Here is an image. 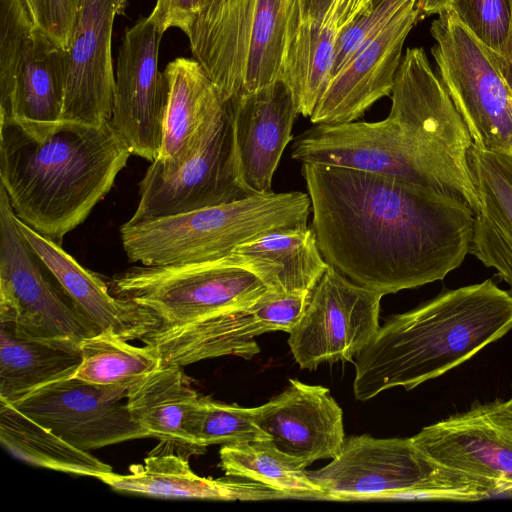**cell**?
<instances>
[{
    "instance_id": "cell-5",
    "label": "cell",
    "mask_w": 512,
    "mask_h": 512,
    "mask_svg": "<svg viewBox=\"0 0 512 512\" xmlns=\"http://www.w3.org/2000/svg\"><path fill=\"white\" fill-rule=\"evenodd\" d=\"M309 195L299 191L250 195L194 211L127 221L120 227L130 262L164 266L213 262L267 233L307 226Z\"/></svg>"
},
{
    "instance_id": "cell-39",
    "label": "cell",
    "mask_w": 512,
    "mask_h": 512,
    "mask_svg": "<svg viewBox=\"0 0 512 512\" xmlns=\"http://www.w3.org/2000/svg\"><path fill=\"white\" fill-rule=\"evenodd\" d=\"M332 0H298L299 22L318 20Z\"/></svg>"
},
{
    "instance_id": "cell-43",
    "label": "cell",
    "mask_w": 512,
    "mask_h": 512,
    "mask_svg": "<svg viewBox=\"0 0 512 512\" xmlns=\"http://www.w3.org/2000/svg\"><path fill=\"white\" fill-rule=\"evenodd\" d=\"M511 387H512V385H511Z\"/></svg>"
},
{
    "instance_id": "cell-26",
    "label": "cell",
    "mask_w": 512,
    "mask_h": 512,
    "mask_svg": "<svg viewBox=\"0 0 512 512\" xmlns=\"http://www.w3.org/2000/svg\"><path fill=\"white\" fill-rule=\"evenodd\" d=\"M66 79V49L36 26L9 90L0 95V120L33 131L60 123Z\"/></svg>"
},
{
    "instance_id": "cell-35",
    "label": "cell",
    "mask_w": 512,
    "mask_h": 512,
    "mask_svg": "<svg viewBox=\"0 0 512 512\" xmlns=\"http://www.w3.org/2000/svg\"><path fill=\"white\" fill-rule=\"evenodd\" d=\"M36 26L24 0H0V95L9 90Z\"/></svg>"
},
{
    "instance_id": "cell-22",
    "label": "cell",
    "mask_w": 512,
    "mask_h": 512,
    "mask_svg": "<svg viewBox=\"0 0 512 512\" xmlns=\"http://www.w3.org/2000/svg\"><path fill=\"white\" fill-rule=\"evenodd\" d=\"M126 404L134 421L160 444L150 454H202L193 435L199 395L181 366L162 364L127 391Z\"/></svg>"
},
{
    "instance_id": "cell-11",
    "label": "cell",
    "mask_w": 512,
    "mask_h": 512,
    "mask_svg": "<svg viewBox=\"0 0 512 512\" xmlns=\"http://www.w3.org/2000/svg\"><path fill=\"white\" fill-rule=\"evenodd\" d=\"M139 203L129 222L176 215L247 196L235 155L229 102L209 120L190 157L175 171L148 167L139 184Z\"/></svg>"
},
{
    "instance_id": "cell-25",
    "label": "cell",
    "mask_w": 512,
    "mask_h": 512,
    "mask_svg": "<svg viewBox=\"0 0 512 512\" xmlns=\"http://www.w3.org/2000/svg\"><path fill=\"white\" fill-rule=\"evenodd\" d=\"M112 489L157 498L205 500H268L290 498L284 492L262 483L234 476L206 478L190 468L188 457L179 454H149L143 465L131 473L114 472L98 478Z\"/></svg>"
},
{
    "instance_id": "cell-27",
    "label": "cell",
    "mask_w": 512,
    "mask_h": 512,
    "mask_svg": "<svg viewBox=\"0 0 512 512\" xmlns=\"http://www.w3.org/2000/svg\"><path fill=\"white\" fill-rule=\"evenodd\" d=\"M163 73L168 86L163 141L150 166L170 173L190 157L207 123L225 101L195 59L177 58Z\"/></svg>"
},
{
    "instance_id": "cell-34",
    "label": "cell",
    "mask_w": 512,
    "mask_h": 512,
    "mask_svg": "<svg viewBox=\"0 0 512 512\" xmlns=\"http://www.w3.org/2000/svg\"><path fill=\"white\" fill-rule=\"evenodd\" d=\"M449 7L503 64L511 32L510 0H451Z\"/></svg>"
},
{
    "instance_id": "cell-2",
    "label": "cell",
    "mask_w": 512,
    "mask_h": 512,
    "mask_svg": "<svg viewBox=\"0 0 512 512\" xmlns=\"http://www.w3.org/2000/svg\"><path fill=\"white\" fill-rule=\"evenodd\" d=\"M391 100L382 121L314 124L294 140L291 157L392 176L461 199L475 213L473 140L423 48L406 50Z\"/></svg>"
},
{
    "instance_id": "cell-42",
    "label": "cell",
    "mask_w": 512,
    "mask_h": 512,
    "mask_svg": "<svg viewBox=\"0 0 512 512\" xmlns=\"http://www.w3.org/2000/svg\"><path fill=\"white\" fill-rule=\"evenodd\" d=\"M35 23L40 27L43 16V0H24Z\"/></svg>"
},
{
    "instance_id": "cell-40",
    "label": "cell",
    "mask_w": 512,
    "mask_h": 512,
    "mask_svg": "<svg viewBox=\"0 0 512 512\" xmlns=\"http://www.w3.org/2000/svg\"><path fill=\"white\" fill-rule=\"evenodd\" d=\"M451 0H417L420 17L440 14L449 8Z\"/></svg>"
},
{
    "instance_id": "cell-37",
    "label": "cell",
    "mask_w": 512,
    "mask_h": 512,
    "mask_svg": "<svg viewBox=\"0 0 512 512\" xmlns=\"http://www.w3.org/2000/svg\"><path fill=\"white\" fill-rule=\"evenodd\" d=\"M80 0H43L40 28L67 49Z\"/></svg>"
},
{
    "instance_id": "cell-33",
    "label": "cell",
    "mask_w": 512,
    "mask_h": 512,
    "mask_svg": "<svg viewBox=\"0 0 512 512\" xmlns=\"http://www.w3.org/2000/svg\"><path fill=\"white\" fill-rule=\"evenodd\" d=\"M193 435L204 452L214 444L270 439L255 423L253 408L225 404L206 396H201L196 408Z\"/></svg>"
},
{
    "instance_id": "cell-3",
    "label": "cell",
    "mask_w": 512,
    "mask_h": 512,
    "mask_svg": "<svg viewBox=\"0 0 512 512\" xmlns=\"http://www.w3.org/2000/svg\"><path fill=\"white\" fill-rule=\"evenodd\" d=\"M131 154L110 120H62L41 132L0 120L1 186L14 214L61 246L111 190Z\"/></svg>"
},
{
    "instance_id": "cell-12",
    "label": "cell",
    "mask_w": 512,
    "mask_h": 512,
    "mask_svg": "<svg viewBox=\"0 0 512 512\" xmlns=\"http://www.w3.org/2000/svg\"><path fill=\"white\" fill-rule=\"evenodd\" d=\"M310 294L268 290L248 307L157 328L140 341L154 348L166 365L184 367L221 356L251 359L260 352L254 338L271 331L289 333L303 314Z\"/></svg>"
},
{
    "instance_id": "cell-16",
    "label": "cell",
    "mask_w": 512,
    "mask_h": 512,
    "mask_svg": "<svg viewBox=\"0 0 512 512\" xmlns=\"http://www.w3.org/2000/svg\"><path fill=\"white\" fill-rule=\"evenodd\" d=\"M411 438L439 464L496 481L512 491V396L476 403Z\"/></svg>"
},
{
    "instance_id": "cell-36",
    "label": "cell",
    "mask_w": 512,
    "mask_h": 512,
    "mask_svg": "<svg viewBox=\"0 0 512 512\" xmlns=\"http://www.w3.org/2000/svg\"><path fill=\"white\" fill-rule=\"evenodd\" d=\"M413 2L417 0H371L341 34L336 47L331 79L340 72L366 41Z\"/></svg>"
},
{
    "instance_id": "cell-9",
    "label": "cell",
    "mask_w": 512,
    "mask_h": 512,
    "mask_svg": "<svg viewBox=\"0 0 512 512\" xmlns=\"http://www.w3.org/2000/svg\"><path fill=\"white\" fill-rule=\"evenodd\" d=\"M112 290L149 309L159 319L158 328L248 307L268 291L255 274L226 259L132 267L113 278Z\"/></svg>"
},
{
    "instance_id": "cell-13",
    "label": "cell",
    "mask_w": 512,
    "mask_h": 512,
    "mask_svg": "<svg viewBox=\"0 0 512 512\" xmlns=\"http://www.w3.org/2000/svg\"><path fill=\"white\" fill-rule=\"evenodd\" d=\"M383 295L361 286L329 265L289 332L288 344L302 369L350 361L376 336Z\"/></svg>"
},
{
    "instance_id": "cell-17",
    "label": "cell",
    "mask_w": 512,
    "mask_h": 512,
    "mask_svg": "<svg viewBox=\"0 0 512 512\" xmlns=\"http://www.w3.org/2000/svg\"><path fill=\"white\" fill-rule=\"evenodd\" d=\"M125 0H80L66 49L62 119L100 124L111 120L115 74L112 29Z\"/></svg>"
},
{
    "instance_id": "cell-29",
    "label": "cell",
    "mask_w": 512,
    "mask_h": 512,
    "mask_svg": "<svg viewBox=\"0 0 512 512\" xmlns=\"http://www.w3.org/2000/svg\"><path fill=\"white\" fill-rule=\"evenodd\" d=\"M80 362V344L31 338L0 323V400L13 404L70 378Z\"/></svg>"
},
{
    "instance_id": "cell-15",
    "label": "cell",
    "mask_w": 512,
    "mask_h": 512,
    "mask_svg": "<svg viewBox=\"0 0 512 512\" xmlns=\"http://www.w3.org/2000/svg\"><path fill=\"white\" fill-rule=\"evenodd\" d=\"M123 390L67 378L44 386L12 405L83 451L148 438L134 421Z\"/></svg>"
},
{
    "instance_id": "cell-6",
    "label": "cell",
    "mask_w": 512,
    "mask_h": 512,
    "mask_svg": "<svg viewBox=\"0 0 512 512\" xmlns=\"http://www.w3.org/2000/svg\"><path fill=\"white\" fill-rule=\"evenodd\" d=\"M298 0H194L190 49L227 102L281 78Z\"/></svg>"
},
{
    "instance_id": "cell-30",
    "label": "cell",
    "mask_w": 512,
    "mask_h": 512,
    "mask_svg": "<svg viewBox=\"0 0 512 512\" xmlns=\"http://www.w3.org/2000/svg\"><path fill=\"white\" fill-rule=\"evenodd\" d=\"M0 442L14 457L37 467L99 478L113 468L71 445L49 428L0 400Z\"/></svg>"
},
{
    "instance_id": "cell-31",
    "label": "cell",
    "mask_w": 512,
    "mask_h": 512,
    "mask_svg": "<svg viewBox=\"0 0 512 512\" xmlns=\"http://www.w3.org/2000/svg\"><path fill=\"white\" fill-rule=\"evenodd\" d=\"M220 468L226 476L250 479L286 493L290 498L331 500L295 458L270 439L222 445Z\"/></svg>"
},
{
    "instance_id": "cell-10",
    "label": "cell",
    "mask_w": 512,
    "mask_h": 512,
    "mask_svg": "<svg viewBox=\"0 0 512 512\" xmlns=\"http://www.w3.org/2000/svg\"><path fill=\"white\" fill-rule=\"evenodd\" d=\"M51 277L0 185V323L31 338L80 344L99 331Z\"/></svg>"
},
{
    "instance_id": "cell-14",
    "label": "cell",
    "mask_w": 512,
    "mask_h": 512,
    "mask_svg": "<svg viewBox=\"0 0 512 512\" xmlns=\"http://www.w3.org/2000/svg\"><path fill=\"white\" fill-rule=\"evenodd\" d=\"M162 32L148 18L126 29L119 47L111 123L132 154L154 162L160 153L168 101L158 70Z\"/></svg>"
},
{
    "instance_id": "cell-28",
    "label": "cell",
    "mask_w": 512,
    "mask_h": 512,
    "mask_svg": "<svg viewBox=\"0 0 512 512\" xmlns=\"http://www.w3.org/2000/svg\"><path fill=\"white\" fill-rule=\"evenodd\" d=\"M225 259L279 294L310 293L329 267L308 226L267 233L238 246Z\"/></svg>"
},
{
    "instance_id": "cell-23",
    "label": "cell",
    "mask_w": 512,
    "mask_h": 512,
    "mask_svg": "<svg viewBox=\"0 0 512 512\" xmlns=\"http://www.w3.org/2000/svg\"><path fill=\"white\" fill-rule=\"evenodd\" d=\"M468 162L478 198L469 253L512 288V157L473 144Z\"/></svg>"
},
{
    "instance_id": "cell-4",
    "label": "cell",
    "mask_w": 512,
    "mask_h": 512,
    "mask_svg": "<svg viewBox=\"0 0 512 512\" xmlns=\"http://www.w3.org/2000/svg\"><path fill=\"white\" fill-rule=\"evenodd\" d=\"M512 330V294L492 280L444 290L391 316L356 356L353 391L366 401L411 390L472 358Z\"/></svg>"
},
{
    "instance_id": "cell-32",
    "label": "cell",
    "mask_w": 512,
    "mask_h": 512,
    "mask_svg": "<svg viewBox=\"0 0 512 512\" xmlns=\"http://www.w3.org/2000/svg\"><path fill=\"white\" fill-rule=\"evenodd\" d=\"M81 362L72 378L103 387L128 389L162 365L149 345L134 346L111 329L99 331L80 342Z\"/></svg>"
},
{
    "instance_id": "cell-8",
    "label": "cell",
    "mask_w": 512,
    "mask_h": 512,
    "mask_svg": "<svg viewBox=\"0 0 512 512\" xmlns=\"http://www.w3.org/2000/svg\"><path fill=\"white\" fill-rule=\"evenodd\" d=\"M437 75L473 144L512 157V90L502 63L449 7L430 27Z\"/></svg>"
},
{
    "instance_id": "cell-18",
    "label": "cell",
    "mask_w": 512,
    "mask_h": 512,
    "mask_svg": "<svg viewBox=\"0 0 512 512\" xmlns=\"http://www.w3.org/2000/svg\"><path fill=\"white\" fill-rule=\"evenodd\" d=\"M409 4L356 52L329 82L309 117L314 124L350 123L391 95L404 42L420 19Z\"/></svg>"
},
{
    "instance_id": "cell-19",
    "label": "cell",
    "mask_w": 512,
    "mask_h": 512,
    "mask_svg": "<svg viewBox=\"0 0 512 512\" xmlns=\"http://www.w3.org/2000/svg\"><path fill=\"white\" fill-rule=\"evenodd\" d=\"M228 102L240 184L249 195L270 193L299 114L292 92L278 79Z\"/></svg>"
},
{
    "instance_id": "cell-7",
    "label": "cell",
    "mask_w": 512,
    "mask_h": 512,
    "mask_svg": "<svg viewBox=\"0 0 512 512\" xmlns=\"http://www.w3.org/2000/svg\"><path fill=\"white\" fill-rule=\"evenodd\" d=\"M308 473L313 483L336 501H475L512 493L496 481L439 464L419 449L412 438L351 436L329 464Z\"/></svg>"
},
{
    "instance_id": "cell-1",
    "label": "cell",
    "mask_w": 512,
    "mask_h": 512,
    "mask_svg": "<svg viewBox=\"0 0 512 512\" xmlns=\"http://www.w3.org/2000/svg\"><path fill=\"white\" fill-rule=\"evenodd\" d=\"M325 261L383 296L444 279L469 253L465 201L392 176L302 163Z\"/></svg>"
},
{
    "instance_id": "cell-38",
    "label": "cell",
    "mask_w": 512,
    "mask_h": 512,
    "mask_svg": "<svg viewBox=\"0 0 512 512\" xmlns=\"http://www.w3.org/2000/svg\"><path fill=\"white\" fill-rule=\"evenodd\" d=\"M194 0H157L148 18L164 33L169 28L188 32L193 18Z\"/></svg>"
},
{
    "instance_id": "cell-41",
    "label": "cell",
    "mask_w": 512,
    "mask_h": 512,
    "mask_svg": "<svg viewBox=\"0 0 512 512\" xmlns=\"http://www.w3.org/2000/svg\"><path fill=\"white\" fill-rule=\"evenodd\" d=\"M510 8H511L510 40H509L507 56L502 64V70H503V74L506 78V81L512 90V0H510Z\"/></svg>"
},
{
    "instance_id": "cell-24",
    "label": "cell",
    "mask_w": 512,
    "mask_h": 512,
    "mask_svg": "<svg viewBox=\"0 0 512 512\" xmlns=\"http://www.w3.org/2000/svg\"><path fill=\"white\" fill-rule=\"evenodd\" d=\"M370 1L332 0L318 20L298 21L280 79L291 90L302 116L312 115L331 80L341 34Z\"/></svg>"
},
{
    "instance_id": "cell-20",
    "label": "cell",
    "mask_w": 512,
    "mask_h": 512,
    "mask_svg": "<svg viewBox=\"0 0 512 512\" xmlns=\"http://www.w3.org/2000/svg\"><path fill=\"white\" fill-rule=\"evenodd\" d=\"M253 416L275 446L304 468L333 459L345 441L342 409L324 386L289 379L282 393L253 407Z\"/></svg>"
},
{
    "instance_id": "cell-21",
    "label": "cell",
    "mask_w": 512,
    "mask_h": 512,
    "mask_svg": "<svg viewBox=\"0 0 512 512\" xmlns=\"http://www.w3.org/2000/svg\"><path fill=\"white\" fill-rule=\"evenodd\" d=\"M17 225L74 306L98 329H111L126 340H141L157 329L159 319L149 309L111 294L106 283L80 265L61 245L16 217Z\"/></svg>"
}]
</instances>
